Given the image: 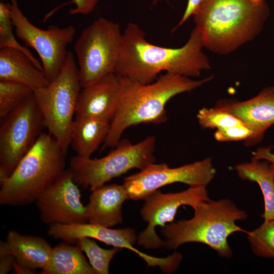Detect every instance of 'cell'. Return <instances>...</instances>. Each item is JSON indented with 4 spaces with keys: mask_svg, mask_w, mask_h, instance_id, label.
Here are the masks:
<instances>
[{
    "mask_svg": "<svg viewBox=\"0 0 274 274\" xmlns=\"http://www.w3.org/2000/svg\"><path fill=\"white\" fill-rule=\"evenodd\" d=\"M202 36L195 27L187 43L178 48L164 47L148 42L144 31L129 23L122 33L115 74L138 83L154 82L162 71L187 77H199L211 69L202 51Z\"/></svg>",
    "mask_w": 274,
    "mask_h": 274,
    "instance_id": "cell-1",
    "label": "cell"
},
{
    "mask_svg": "<svg viewBox=\"0 0 274 274\" xmlns=\"http://www.w3.org/2000/svg\"><path fill=\"white\" fill-rule=\"evenodd\" d=\"M269 15L265 0H202L193 16L204 47L224 55L254 39Z\"/></svg>",
    "mask_w": 274,
    "mask_h": 274,
    "instance_id": "cell-2",
    "label": "cell"
},
{
    "mask_svg": "<svg viewBox=\"0 0 274 274\" xmlns=\"http://www.w3.org/2000/svg\"><path fill=\"white\" fill-rule=\"evenodd\" d=\"M121 78V93L115 114L110 122L104 147H115L128 127L142 123L159 124L167 120L165 106L174 96L191 91L211 81L213 76L200 80L165 73L153 82L144 84Z\"/></svg>",
    "mask_w": 274,
    "mask_h": 274,
    "instance_id": "cell-3",
    "label": "cell"
},
{
    "mask_svg": "<svg viewBox=\"0 0 274 274\" xmlns=\"http://www.w3.org/2000/svg\"><path fill=\"white\" fill-rule=\"evenodd\" d=\"M194 210L191 219L161 227L164 247L176 250L184 244L200 243L215 250L219 256L230 258L232 251L228 237L236 232L247 233L236 224L237 221L246 220L247 213L228 198L202 202Z\"/></svg>",
    "mask_w": 274,
    "mask_h": 274,
    "instance_id": "cell-4",
    "label": "cell"
},
{
    "mask_svg": "<svg viewBox=\"0 0 274 274\" xmlns=\"http://www.w3.org/2000/svg\"><path fill=\"white\" fill-rule=\"evenodd\" d=\"M66 155L51 135L42 132L12 174L0 183V204L35 202L65 169Z\"/></svg>",
    "mask_w": 274,
    "mask_h": 274,
    "instance_id": "cell-5",
    "label": "cell"
},
{
    "mask_svg": "<svg viewBox=\"0 0 274 274\" xmlns=\"http://www.w3.org/2000/svg\"><path fill=\"white\" fill-rule=\"evenodd\" d=\"M82 89L78 67L73 54L68 51L60 73L49 84L33 90L36 102L49 133L66 154L71 132Z\"/></svg>",
    "mask_w": 274,
    "mask_h": 274,
    "instance_id": "cell-6",
    "label": "cell"
},
{
    "mask_svg": "<svg viewBox=\"0 0 274 274\" xmlns=\"http://www.w3.org/2000/svg\"><path fill=\"white\" fill-rule=\"evenodd\" d=\"M155 143L153 135L135 144L127 140H120L115 149L100 158L73 157L69 168L75 183L91 191L131 169L142 170L155 163Z\"/></svg>",
    "mask_w": 274,
    "mask_h": 274,
    "instance_id": "cell-7",
    "label": "cell"
},
{
    "mask_svg": "<svg viewBox=\"0 0 274 274\" xmlns=\"http://www.w3.org/2000/svg\"><path fill=\"white\" fill-rule=\"evenodd\" d=\"M122 37L119 24L104 18L83 30L74 46L82 88L115 73Z\"/></svg>",
    "mask_w": 274,
    "mask_h": 274,
    "instance_id": "cell-8",
    "label": "cell"
},
{
    "mask_svg": "<svg viewBox=\"0 0 274 274\" xmlns=\"http://www.w3.org/2000/svg\"><path fill=\"white\" fill-rule=\"evenodd\" d=\"M1 121L0 183L12 174L45 126L33 92Z\"/></svg>",
    "mask_w": 274,
    "mask_h": 274,
    "instance_id": "cell-9",
    "label": "cell"
},
{
    "mask_svg": "<svg viewBox=\"0 0 274 274\" xmlns=\"http://www.w3.org/2000/svg\"><path fill=\"white\" fill-rule=\"evenodd\" d=\"M10 1V15L17 37L39 54L43 71L52 81L60 73L67 58V45L73 41L75 28L69 25L59 28L50 25L41 29L30 22L20 9L17 0Z\"/></svg>",
    "mask_w": 274,
    "mask_h": 274,
    "instance_id": "cell-10",
    "label": "cell"
},
{
    "mask_svg": "<svg viewBox=\"0 0 274 274\" xmlns=\"http://www.w3.org/2000/svg\"><path fill=\"white\" fill-rule=\"evenodd\" d=\"M216 173L211 158L175 168H170L165 163H154L140 172L124 178L123 185L129 199L144 200L159 188L173 183L207 187Z\"/></svg>",
    "mask_w": 274,
    "mask_h": 274,
    "instance_id": "cell-11",
    "label": "cell"
},
{
    "mask_svg": "<svg viewBox=\"0 0 274 274\" xmlns=\"http://www.w3.org/2000/svg\"><path fill=\"white\" fill-rule=\"evenodd\" d=\"M210 200L204 186H190L185 190L176 193H163L159 190L153 192L144 199L140 212L148 225L138 235V245L146 249L164 247L165 242L156 234L155 227H161L173 222L181 206H189L194 210L202 202Z\"/></svg>",
    "mask_w": 274,
    "mask_h": 274,
    "instance_id": "cell-12",
    "label": "cell"
},
{
    "mask_svg": "<svg viewBox=\"0 0 274 274\" xmlns=\"http://www.w3.org/2000/svg\"><path fill=\"white\" fill-rule=\"evenodd\" d=\"M78 186L70 168L65 169L41 194L35 203L43 223L50 225L87 222L86 208L81 201Z\"/></svg>",
    "mask_w": 274,
    "mask_h": 274,
    "instance_id": "cell-13",
    "label": "cell"
},
{
    "mask_svg": "<svg viewBox=\"0 0 274 274\" xmlns=\"http://www.w3.org/2000/svg\"><path fill=\"white\" fill-rule=\"evenodd\" d=\"M216 106L237 118L252 131L244 145L253 146L262 141L266 130L274 124V86L263 88L247 100H220Z\"/></svg>",
    "mask_w": 274,
    "mask_h": 274,
    "instance_id": "cell-14",
    "label": "cell"
},
{
    "mask_svg": "<svg viewBox=\"0 0 274 274\" xmlns=\"http://www.w3.org/2000/svg\"><path fill=\"white\" fill-rule=\"evenodd\" d=\"M121 93V78L115 73L104 76L82 87L76 117H91L111 122L118 109Z\"/></svg>",
    "mask_w": 274,
    "mask_h": 274,
    "instance_id": "cell-15",
    "label": "cell"
},
{
    "mask_svg": "<svg viewBox=\"0 0 274 274\" xmlns=\"http://www.w3.org/2000/svg\"><path fill=\"white\" fill-rule=\"evenodd\" d=\"M48 233L54 238L60 239L68 243H75L80 238L88 237L115 247L130 250L144 260L149 258V255L133 246L137 243L138 235L135 229L129 227L112 229L88 222L76 224H54L49 225Z\"/></svg>",
    "mask_w": 274,
    "mask_h": 274,
    "instance_id": "cell-16",
    "label": "cell"
},
{
    "mask_svg": "<svg viewBox=\"0 0 274 274\" xmlns=\"http://www.w3.org/2000/svg\"><path fill=\"white\" fill-rule=\"evenodd\" d=\"M1 247L2 256L12 255L17 271L32 273L43 269L50 259L53 248L45 239L37 236L21 234L16 231L8 232Z\"/></svg>",
    "mask_w": 274,
    "mask_h": 274,
    "instance_id": "cell-17",
    "label": "cell"
},
{
    "mask_svg": "<svg viewBox=\"0 0 274 274\" xmlns=\"http://www.w3.org/2000/svg\"><path fill=\"white\" fill-rule=\"evenodd\" d=\"M91 191L85 206L87 222L109 228L122 224V206L129 199L124 186L104 185Z\"/></svg>",
    "mask_w": 274,
    "mask_h": 274,
    "instance_id": "cell-18",
    "label": "cell"
},
{
    "mask_svg": "<svg viewBox=\"0 0 274 274\" xmlns=\"http://www.w3.org/2000/svg\"><path fill=\"white\" fill-rule=\"evenodd\" d=\"M0 80L18 82L33 90L48 85L50 81L30 58L15 49H0Z\"/></svg>",
    "mask_w": 274,
    "mask_h": 274,
    "instance_id": "cell-19",
    "label": "cell"
},
{
    "mask_svg": "<svg viewBox=\"0 0 274 274\" xmlns=\"http://www.w3.org/2000/svg\"><path fill=\"white\" fill-rule=\"evenodd\" d=\"M110 122L91 117H76L71 132L70 145L76 155L91 158L109 132Z\"/></svg>",
    "mask_w": 274,
    "mask_h": 274,
    "instance_id": "cell-20",
    "label": "cell"
},
{
    "mask_svg": "<svg viewBox=\"0 0 274 274\" xmlns=\"http://www.w3.org/2000/svg\"><path fill=\"white\" fill-rule=\"evenodd\" d=\"M252 157L251 161L238 164L234 166L238 177L243 180L256 182L262 192L264 213L261 217L264 220H274V173L269 163Z\"/></svg>",
    "mask_w": 274,
    "mask_h": 274,
    "instance_id": "cell-21",
    "label": "cell"
},
{
    "mask_svg": "<svg viewBox=\"0 0 274 274\" xmlns=\"http://www.w3.org/2000/svg\"><path fill=\"white\" fill-rule=\"evenodd\" d=\"M43 274H97L78 246L60 243L53 248Z\"/></svg>",
    "mask_w": 274,
    "mask_h": 274,
    "instance_id": "cell-22",
    "label": "cell"
},
{
    "mask_svg": "<svg viewBox=\"0 0 274 274\" xmlns=\"http://www.w3.org/2000/svg\"><path fill=\"white\" fill-rule=\"evenodd\" d=\"M94 239L88 237L79 238L76 242L89 259L90 264L97 274H108L109 265L114 255L121 249L113 247L105 249L97 245Z\"/></svg>",
    "mask_w": 274,
    "mask_h": 274,
    "instance_id": "cell-23",
    "label": "cell"
},
{
    "mask_svg": "<svg viewBox=\"0 0 274 274\" xmlns=\"http://www.w3.org/2000/svg\"><path fill=\"white\" fill-rule=\"evenodd\" d=\"M246 234L251 249L256 256L274 258V220H264L259 227Z\"/></svg>",
    "mask_w": 274,
    "mask_h": 274,
    "instance_id": "cell-24",
    "label": "cell"
},
{
    "mask_svg": "<svg viewBox=\"0 0 274 274\" xmlns=\"http://www.w3.org/2000/svg\"><path fill=\"white\" fill-rule=\"evenodd\" d=\"M33 92L32 89L23 84L0 80L1 120L4 119Z\"/></svg>",
    "mask_w": 274,
    "mask_h": 274,
    "instance_id": "cell-25",
    "label": "cell"
},
{
    "mask_svg": "<svg viewBox=\"0 0 274 274\" xmlns=\"http://www.w3.org/2000/svg\"><path fill=\"white\" fill-rule=\"evenodd\" d=\"M13 26L10 15V3L6 4L2 1L0 3V49L10 48L23 52L30 58L38 68L43 71L42 64L30 50L16 41L13 32Z\"/></svg>",
    "mask_w": 274,
    "mask_h": 274,
    "instance_id": "cell-26",
    "label": "cell"
},
{
    "mask_svg": "<svg viewBox=\"0 0 274 274\" xmlns=\"http://www.w3.org/2000/svg\"><path fill=\"white\" fill-rule=\"evenodd\" d=\"M198 123L203 129H217L244 124L237 118L227 111L216 106L215 108H203L196 115Z\"/></svg>",
    "mask_w": 274,
    "mask_h": 274,
    "instance_id": "cell-27",
    "label": "cell"
},
{
    "mask_svg": "<svg viewBox=\"0 0 274 274\" xmlns=\"http://www.w3.org/2000/svg\"><path fill=\"white\" fill-rule=\"evenodd\" d=\"M252 135V131L244 124L221 128L214 133L216 140L221 142L245 141Z\"/></svg>",
    "mask_w": 274,
    "mask_h": 274,
    "instance_id": "cell-28",
    "label": "cell"
},
{
    "mask_svg": "<svg viewBox=\"0 0 274 274\" xmlns=\"http://www.w3.org/2000/svg\"><path fill=\"white\" fill-rule=\"evenodd\" d=\"M272 146L268 147H260L252 152V157L265 160L269 163V166L274 173V153L271 152Z\"/></svg>",
    "mask_w": 274,
    "mask_h": 274,
    "instance_id": "cell-29",
    "label": "cell"
},
{
    "mask_svg": "<svg viewBox=\"0 0 274 274\" xmlns=\"http://www.w3.org/2000/svg\"><path fill=\"white\" fill-rule=\"evenodd\" d=\"M202 1V0H188L183 15L177 25L173 29V31L175 30L179 27L182 25L190 16H193Z\"/></svg>",
    "mask_w": 274,
    "mask_h": 274,
    "instance_id": "cell-30",
    "label": "cell"
},
{
    "mask_svg": "<svg viewBox=\"0 0 274 274\" xmlns=\"http://www.w3.org/2000/svg\"><path fill=\"white\" fill-rule=\"evenodd\" d=\"M15 258L11 254L0 257V273H8L14 268Z\"/></svg>",
    "mask_w": 274,
    "mask_h": 274,
    "instance_id": "cell-31",
    "label": "cell"
},
{
    "mask_svg": "<svg viewBox=\"0 0 274 274\" xmlns=\"http://www.w3.org/2000/svg\"><path fill=\"white\" fill-rule=\"evenodd\" d=\"M161 1H163V0H153V5H155L157 3H158V2ZM165 1H166V2L168 1V0H165Z\"/></svg>",
    "mask_w": 274,
    "mask_h": 274,
    "instance_id": "cell-32",
    "label": "cell"
}]
</instances>
